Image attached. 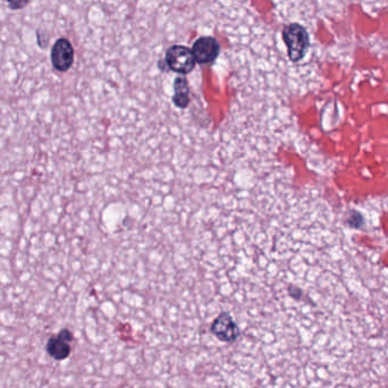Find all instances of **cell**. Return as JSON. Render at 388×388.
Here are the masks:
<instances>
[{
    "label": "cell",
    "instance_id": "6da1fadb",
    "mask_svg": "<svg viewBox=\"0 0 388 388\" xmlns=\"http://www.w3.org/2000/svg\"><path fill=\"white\" fill-rule=\"evenodd\" d=\"M283 40L288 47V57L293 63H297L306 56L310 39L308 31L302 25L292 23L283 30Z\"/></svg>",
    "mask_w": 388,
    "mask_h": 388
},
{
    "label": "cell",
    "instance_id": "7a4b0ae2",
    "mask_svg": "<svg viewBox=\"0 0 388 388\" xmlns=\"http://www.w3.org/2000/svg\"><path fill=\"white\" fill-rule=\"evenodd\" d=\"M165 61L169 70L182 75L191 73L196 68V61L192 49L185 46L176 45L171 47L166 52Z\"/></svg>",
    "mask_w": 388,
    "mask_h": 388
},
{
    "label": "cell",
    "instance_id": "3957f363",
    "mask_svg": "<svg viewBox=\"0 0 388 388\" xmlns=\"http://www.w3.org/2000/svg\"><path fill=\"white\" fill-rule=\"evenodd\" d=\"M210 332L220 342L228 344L235 343L241 336V329L228 312H222L218 315L217 318L211 324Z\"/></svg>",
    "mask_w": 388,
    "mask_h": 388
},
{
    "label": "cell",
    "instance_id": "277c9868",
    "mask_svg": "<svg viewBox=\"0 0 388 388\" xmlns=\"http://www.w3.org/2000/svg\"><path fill=\"white\" fill-rule=\"evenodd\" d=\"M52 63L55 70L68 72L74 63V49L70 40L61 38L52 48Z\"/></svg>",
    "mask_w": 388,
    "mask_h": 388
},
{
    "label": "cell",
    "instance_id": "5b68a950",
    "mask_svg": "<svg viewBox=\"0 0 388 388\" xmlns=\"http://www.w3.org/2000/svg\"><path fill=\"white\" fill-rule=\"evenodd\" d=\"M219 42L212 37L200 38L192 47L193 56L196 63L201 65L214 63L219 56Z\"/></svg>",
    "mask_w": 388,
    "mask_h": 388
},
{
    "label": "cell",
    "instance_id": "8992f818",
    "mask_svg": "<svg viewBox=\"0 0 388 388\" xmlns=\"http://www.w3.org/2000/svg\"><path fill=\"white\" fill-rule=\"evenodd\" d=\"M73 334L68 329H61L56 336L50 337L47 343V352L52 359L63 361L68 359L72 352L70 343L73 342Z\"/></svg>",
    "mask_w": 388,
    "mask_h": 388
},
{
    "label": "cell",
    "instance_id": "52a82bcc",
    "mask_svg": "<svg viewBox=\"0 0 388 388\" xmlns=\"http://www.w3.org/2000/svg\"><path fill=\"white\" fill-rule=\"evenodd\" d=\"M173 102L175 106L180 109L187 108L189 104V88L187 79L178 77L174 81V95Z\"/></svg>",
    "mask_w": 388,
    "mask_h": 388
},
{
    "label": "cell",
    "instance_id": "ba28073f",
    "mask_svg": "<svg viewBox=\"0 0 388 388\" xmlns=\"http://www.w3.org/2000/svg\"><path fill=\"white\" fill-rule=\"evenodd\" d=\"M348 224L353 228H360L364 224V218L359 214L358 211H353L348 218Z\"/></svg>",
    "mask_w": 388,
    "mask_h": 388
},
{
    "label": "cell",
    "instance_id": "9c48e42d",
    "mask_svg": "<svg viewBox=\"0 0 388 388\" xmlns=\"http://www.w3.org/2000/svg\"><path fill=\"white\" fill-rule=\"evenodd\" d=\"M6 1L13 10H22L29 3V0H6Z\"/></svg>",
    "mask_w": 388,
    "mask_h": 388
}]
</instances>
